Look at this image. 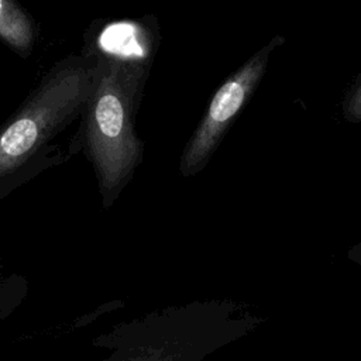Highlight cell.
Segmentation results:
<instances>
[{"label": "cell", "mask_w": 361, "mask_h": 361, "mask_svg": "<svg viewBox=\"0 0 361 361\" xmlns=\"http://www.w3.org/2000/svg\"><path fill=\"white\" fill-rule=\"evenodd\" d=\"M96 58L94 86L82 113L80 144L96 173L103 206L109 209L142 162L144 144L134 123L151 65Z\"/></svg>", "instance_id": "obj_1"}, {"label": "cell", "mask_w": 361, "mask_h": 361, "mask_svg": "<svg viewBox=\"0 0 361 361\" xmlns=\"http://www.w3.org/2000/svg\"><path fill=\"white\" fill-rule=\"evenodd\" d=\"M0 39L23 58L32 51L35 27L30 14L16 0H0Z\"/></svg>", "instance_id": "obj_6"}, {"label": "cell", "mask_w": 361, "mask_h": 361, "mask_svg": "<svg viewBox=\"0 0 361 361\" xmlns=\"http://www.w3.org/2000/svg\"><path fill=\"white\" fill-rule=\"evenodd\" d=\"M196 319L179 307L118 327L114 350L102 361H196L202 351Z\"/></svg>", "instance_id": "obj_4"}, {"label": "cell", "mask_w": 361, "mask_h": 361, "mask_svg": "<svg viewBox=\"0 0 361 361\" xmlns=\"http://www.w3.org/2000/svg\"><path fill=\"white\" fill-rule=\"evenodd\" d=\"M340 106L343 118L347 123L361 124V72L345 89Z\"/></svg>", "instance_id": "obj_7"}, {"label": "cell", "mask_w": 361, "mask_h": 361, "mask_svg": "<svg viewBox=\"0 0 361 361\" xmlns=\"http://www.w3.org/2000/svg\"><path fill=\"white\" fill-rule=\"evenodd\" d=\"M6 281L1 278V264H0V306L6 305Z\"/></svg>", "instance_id": "obj_8"}, {"label": "cell", "mask_w": 361, "mask_h": 361, "mask_svg": "<svg viewBox=\"0 0 361 361\" xmlns=\"http://www.w3.org/2000/svg\"><path fill=\"white\" fill-rule=\"evenodd\" d=\"M158 37L155 27L144 21L120 20L110 21L97 35L87 51L96 56H110L121 61L152 65Z\"/></svg>", "instance_id": "obj_5"}, {"label": "cell", "mask_w": 361, "mask_h": 361, "mask_svg": "<svg viewBox=\"0 0 361 361\" xmlns=\"http://www.w3.org/2000/svg\"><path fill=\"white\" fill-rule=\"evenodd\" d=\"M285 41L286 38L281 34L269 38L219 86L182 151L179 162L182 176L190 178L204 169L228 128L264 79L274 52Z\"/></svg>", "instance_id": "obj_3"}, {"label": "cell", "mask_w": 361, "mask_h": 361, "mask_svg": "<svg viewBox=\"0 0 361 361\" xmlns=\"http://www.w3.org/2000/svg\"><path fill=\"white\" fill-rule=\"evenodd\" d=\"M97 58L89 52L59 61L0 128V182L35 161L58 133L82 116L94 86Z\"/></svg>", "instance_id": "obj_2"}]
</instances>
